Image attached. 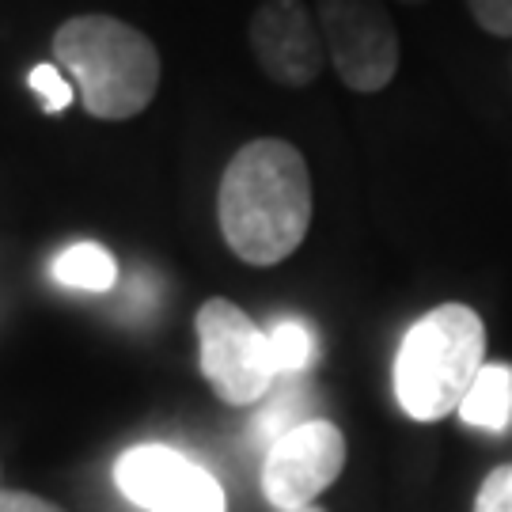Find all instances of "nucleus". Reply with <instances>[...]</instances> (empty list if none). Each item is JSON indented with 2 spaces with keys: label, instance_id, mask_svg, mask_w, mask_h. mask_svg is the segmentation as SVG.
Segmentation results:
<instances>
[{
  "label": "nucleus",
  "instance_id": "1",
  "mask_svg": "<svg viewBox=\"0 0 512 512\" xmlns=\"http://www.w3.org/2000/svg\"><path fill=\"white\" fill-rule=\"evenodd\" d=\"M311 171L304 152L281 137L243 145L217 190L220 236L247 266H277L311 228Z\"/></svg>",
  "mask_w": 512,
  "mask_h": 512
},
{
  "label": "nucleus",
  "instance_id": "5",
  "mask_svg": "<svg viewBox=\"0 0 512 512\" xmlns=\"http://www.w3.org/2000/svg\"><path fill=\"white\" fill-rule=\"evenodd\" d=\"M327 61L349 92H384L399 73V31L384 0H315Z\"/></svg>",
  "mask_w": 512,
  "mask_h": 512
},
{
  "label": "nucleus",
  "instance_id": "2",
  "mask_svg": "<svg viewBox=\"0 0 512 512\" xmlns=\"http://www.w3.org/2000/svg\"><path fill=\"white\" fill-rule=\"evenodd\" d=\"M54 57L69 69L84 110L103 122H126L160 92V50L145 31L114 16H73L54 31Z\"/></svg>",
  "mask_w": 512,
  "mask_h": 512
},
{
  "label": "nucleus",
  "instance_id": "9",
  "mask_svg": "<svg viewBox=\"0 0 512 512\" xmlns=\"http://www.w3.org/2000/svg\"><path fill=\"white\" fill-rule=\"evenodd\" d=\"M459 418L475 429L501 433L512 418V368L509 365H482L471 391L459 403Z\"/></svg>",
  "mask_w": 512,
  "mask_h": 512
},
{
  "label": "nucleus",
  "instance_id": "18",
  "mask_svg": "<svg viewBox=\"0 0 512 512\" xmlns=\"http://www.w3.org/2000/svg\"><path fill=\"white\" fill-rule=\"evenodd\" d=\"M403 4H425V0H403Z\"/></svg>",
  "mask_w": 512,
  "mask_h": 512
},
{
  "label": "nucleus",
  "instance_id": "16",
  "mask_svg": "<svg viewBox=\"0 0 512 512\" xmlns=\"http://www.w3.org/2000/svg\"><path fill=\"white\" fill-rule=\"evenodd\" d=\"M0 512H65L54 501L35 494H19V490H0Z\"/></svg>",
  "mask_w": 512,
  "mask_h": 512
},
{
  "label": "nucleus",
  "instance_id": "3",
  "mask_svg": "<svg viewBox=\"0 0 512 512\" xmlns=\"http://www.w3.org/2000/svg\"><path fill=\"white\" fill-rule=\"evenodd\" d=\"M486 365V327L467 304H440L406 330L395 357V399L414 421L456 414Z\"/></svg>",
  "mask_w": 512,
  "mask_h": 512
},
{
  "label": "nucleus",
  "instance_id": "4",
  "mask_svg": "<svg viewBox=\"0 0 512 512\" xmlns=\"http://www.w3.org/2000/svg\"><path fill=\"white\" fill-rule=\"evenodd\" d=\"M202 376L228 406H251L270 395L277 380L270 334L232 300L213 296L198 308Z\"/></svg>",
  "mask_w": 512,
  "mask_h": 512
},
{
  "label": "nucleus",
  "instance_id": "8",
  "mask_svg": "<svg viewBox=\"0 0 512 512\" xmlns=\"http://www.w3.org/2000/svg\"><path fill=\"white\" fill-rule=\"evenodd\" d=\"M247 42L258 69L281 88H308L327 65L319 23L304 0H262L247 27Z\"/></svg>",
  "mask_w": 512,
  "mask_h": 512
},
{
  "label": "nucleus",
  "instance_id": "7",
  "mask_svg": "<svg viewBox=\"0 0 512 512\" xmlns=\"http://www.w3.org/2000/svg\"><path fill=\"white\" fill-rule=\"evenodd\" d=\"M346 467V437L338 425L315 418L300 421L293 433L270 444L262 463V490L266 501L281 512L311 505Z\"/></svg>",
  "mask_w": 512,
  "mask_h": 512
},
{
  "label": "nucleus",
  "instance_id": "17",
  "mask_svg": "<svg viewBox=\"0 0 512 512\" xmlns=\"http://www.w3.org/2000/svg\"><path fill=\"white\" fill-rule=\"evenodd\" d=\"M296 512H323L319 505H304V509H296Z\"/></svg>",
  "mask_w": 512,
  "mask_h": 512
},
{
  "label": "nucleus",
  "instance_id": "14",
  "mask_svg": "<svg viewBox=\"0 0 512 512\" xmlns=\"http://www.w3.org/2000/svg\"><path fill=\"white\" fill-rule=\"evenodd\" d=\"M475 512H512V463H501L482 478Z\"/></svg>",
  "mask_w": 512,
  "mask_h": 512
},
{
  "label": "nucleus",
  "instance_id": "6",
  "mask_svg": "<svg viewBox=\"0 0 512 512\" xmlns=\"http://www.w3.org/2000/svg\"><path fill=\"white\" fill-rule=\"evenodd\" d=\"M114 482L126 501L145 512H224V490L205 467L164 444L129 448L114 463Z\"/></svg>",
  "mask_w": 512,
  "mask_h": 512
},
{
  "label": "nucleus",
  "instance_id": "12",
  "mask_svg": "<svg viewBox=\"0 0 512 512\" xmlns=\"http://www.w3.org/2000/svg\"><path fill=\"white\" fill-rule=\"evenodd\" d=\"M296 425H300V391H281V395H274V403L258 414L255 437L270 448L285 433H293Z\"/></svg>",
  "mask_w": 512,
  "mask_h": 512
},
{
  "label": "nucleus",
  "instance_id": "11",
  "mask_svg": "<svg viewBox=\"0 0 512 512\" xmlns=\"http://www.w3.org/2000/svg\"><path fill=\"white\" fill-rule=\"evenodd\" d=\"M270 334V353H274L277 376H296L315 361V334L300 319H277Z\"/></svg>",
  "mask_w": 512,
  "mask_h": 512
},
{
  "label": "nucleus",
  "instance_id": "15",
  "mask_svg": "<svg viewBox=\"0 0 512 512\" xmlns=\"http://www.w3.org/2000/svg\"><path fill=\"white\" fill-rule=\"evenodd\" d=\"M475 23L494 38H512V0H467Z\"/></svg>",
  "mask_w": 512,
  "mask_h": 512
},
{
  "label": "nucleus",
  "instance_id": "13",
  "mask_svg": "<svg viewBox=\"0 0 512 512\" xmlns=\"http://www.w3.org/2000/svg\"><path fill=\"white\" fill-rule=\"evenodd\" d=\"M31 88H35V95H42V110L46 114H61V110H69V103H73V88H69V80L61 76V69L57 65H35L31 69Z\"/></svg>",
  "mask_w": 512,
  "mask_h": 512
},
{
  "label": "nucleus",
  "instance_id": "10",
  "mask_svg": "<svg viewBox=\"0 0 512 512\" xmlns=\"http://www.w3.org/2000/svg\"><path fill=\"white\" fill-rule=\"evenodd\" d=\"M54 277L65 289L80 293H110L118 285V262L99 243H73L54 258Z\"/></svg>",
  "mask_w": 512,
  "mask_h": 512
}]
</instances>
